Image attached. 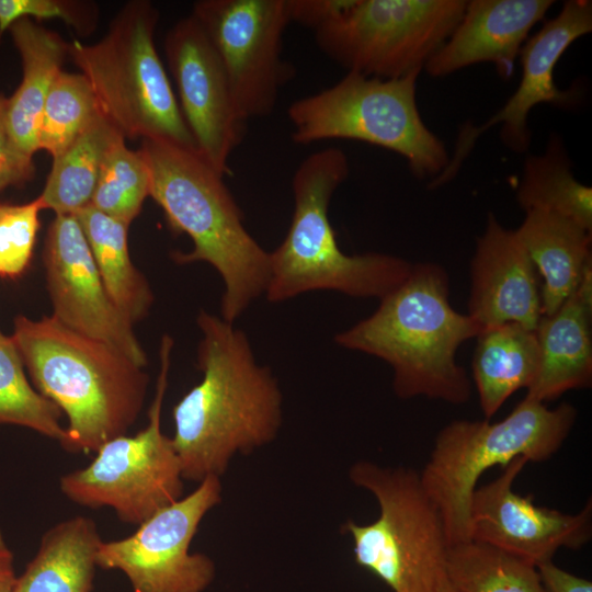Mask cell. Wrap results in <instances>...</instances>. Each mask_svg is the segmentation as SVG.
Returning a JSON list of instances; mask_svg holds the SVG:
<instances>
[{
  "mask_svg": "<svg viewBox=\"0 0 592 592\" xmlns=\"http://www.w3.org/2000/svg\"><path fill=\"white\" fill-rule=\"evenodd\" d=\"M420 72L380 79L349 71L330 88L295 100L287 109L293 141L304 146L328 139L363 141L402 156L419 179L436 178L449 155L420 115Z\"/></svg>",
  "mask_w": 592,
  "mask_h": 592,
  "instance_id": "cell-8",
  "label": "cell"
},
{
  "mask_svg": "<svg viewBox=\"0 0 592 592\" xmlns=\"http://www.w3.org/2000/svg\"><path fill=\"white\" fill-rule=\"evenodd\" d=\"M119 134L102 161L91 206L127 225L139 215L150 196V170L140 149H129Z\"/></svg>",
  "mask_w": 592,
  "mask_h": 592,
  "instance_id": "cell-30",
  "label": "cell"
},
{
  "mask_svg": "<svg viewBox=\"0 0 592 592\" xmlns=\"http://www.w3.org/2000/svg\"><path fill=\"white\" fill-rule=\"evenodd\" d=\"M150 170V197L161 207L172 231L193 242L190 252H172L179 264L205 262L220 275V317L235 323L265 294L270 251L247 230L243 213L224 175L197 151L143 139L139 148Z\"/></svg>",
  "mask_w": 592,
  "mask_h": 592,
  "instance_id": "cell-4",
  "label": "cell"
},
{
  "mask_svg": "<svg viewBox=\"0 0 592 592\" xmlns=\"http://www.w3.org/2000/svg\"><path fill=\"white\" fill-rule=\"evenodd\" d=\"M102 542L90 517L76 515L58 522L42 536L12 592H92Z\"/></svg>",
  "mask_w": 592,
  "mask_h": 592,
  "instance_id": "cell-23",
  "label": "cell"
},
{
  "mask_svg": "<svg viewBox=\"0 0 592 592\" xmlns=\"http://www.w3.org/2000/svg\"><path fill=\"white\" fill-rule=\"evenodd\" d=\"M464 0H345L315 31L318 47L344 69L398 79L421 71L459 22Z\"/></svg>",
  "mask_w": 592,
  "mask_h": 592,
  "instance_id": "cell-11",
  "label": "cell"
},
{
  "mask_svg": "<svg viewBox=\"0 0 592 592\" xmlns=\"http://www.w3.org/2000/svg\"><path fill=\"white\" fill-rule=\"evenodd\" d=\"M468 315L486 330L515 322L535 330L542 317L537 271L515 230L490 213L470 264Z\"/></svg>",
  "mask_w": 592,
  "mask_h": 592,
  "instance_id": "cell-18",
  "label": "cell"
},
{
  "mask_svg": "<svg viewBox=\"0 0 592 592\" xmlns=\"http://www.w3.org/2000/svg\"><path fill=\"white\" fill-rule=\"evenodd\" d=\"M540 365L526 397L539 402L557 399L592 382V265L577 289L536 328Z\"/></svg>",
  "mask_w": 592,
  "mask_h": 592,
  "instance_id": "cell-20",
  "label": "cell"
},
{
  "mask_svg": "<svg viewBox=\"0 0 592 592\" xmlns=\"http://www.w3.org/2000/svg\"><path fill=\"white\" fill-rule=\"evenodd\" d=\"M444 570L460 592H546L535 565L471 539L447 546Z\"/></svg>",
  "mask_w": 592,
  "mask_h": 592,
  "instance_id": "cell-28",
  "label": "cell"
},
{
  "mask_svg": "<svg viewBox=\"0 0 592 592\" xmlns=\"http://www.w3.org/2000/svg\"><path fill=\"white\" fill-rule=\"evenodd\" d=\"M349 476L373 493L379 505L374 522L349 520L343 525L353 539L355 562L392 592H435L448 545L440 513L425 494L419 473L361 460L352 465Z\"/></svg>",
  "mask_w": 592,
  "mask_h": 592,
  "instance_id": "cell-9",
  "label": "cell"
},
{
  "mask_svg": "<svg viewBox=\"0 0 592 592\" xmlns=\"http://www.w3.org/2000/svg\"><path fill=\"white\" fill-rule=\"evenodd\" d=\"M516 201L524 212L557 213L592 231V189L573 177L559 136H550L544 153L525 159Z\"/></svg>",
  "mask_w": 592,
  "mask_h": 592,
  "instance_id": "cell-27",
  "label": "cell"
},
{
  "mask_svg": "<svg viewBox=\"0 0 592 592\" xmlns=\"http://www.w3.org/2000/svg\"><path fill=\"white\" fill-rule=\"evenodd\" d=\"M43 262L52 316L73 331L117 348L145 367L147 354L133 325L107 294L73 215H56L49 224Z\"/></svg>",
  "mask_w": 592,
  "mask_h": 592,
  "instance_id": "cell-16",
  "label": "cell"
},
{
  "mask_svg": "<svg viewBox=\"0 0 592 592\" xmlns=\"http://www.w3.org/2000/svg\"><path fill=\"white\" fill-rule=\"evenodd\" d=\"M592 31V2L568 0L559 13L522 46L521 80L506 103L489 119L478 126L465 124L458 133L454 151L445 169L430 180L435 189L449 182L458 172L481 134L500 124V138L512 151L525 152L531 145L527 119L532 109L542 103L570 107L577 102V91L557 87L555 67L570 45Z\"/></svg>",
  "mask_w": 592,
  "mask_h": 592,
  "instance_id": "cell-14",
  "label": "cell"
},
{
  "mask_svg": "<svg viewBox=\"0 0 592 592\" xmlns=\"http://www.w3.org/2000/svg\"><path fill=\"white\" fill-rule=\"evenodd\" d=\"M196 322L203 377L173 407L171 440L183 479L201 482L220 477L237 453H250L275 439L282 424V392L235 323L205 310Z\"/></svg>",
  "mask_w": 592,
  "mask_h": 592,
  "instance_id": "cell-1",
  "label": "cell"
},
{
  "mask_svg": "<svg viewBox=\"0 0 592 592\" xmlns=\"http://www.w3.org/2000/svg\"><path fill=\"white\" fill-rule=\"evenodd\" d=\"M158 20L151 2L129 1L101 41L75 39L68 57L88 79L101 113L125 138L197 151L155 45Z\"/></svg>",
  "mask_w": 592,
  "mask_h": 592,
  "instance_id": "cell-6",
  "label": "cell"
},
{
  "mask_svg": "<svg viewBox=\"0 0 592 592\" xmlns=\"http://www.w3.org/2000/svg\"><path fill=\"white\" fill-rule=\"evenodd\" d=\"M73 216L80 224L111 299L132 325L143 320L152 306L153 293L147 278L132 261L129 225L91 205Z\"/></svg>",
  "mask_w": 592,
  "mask_h": 592,
  "instance_id": "cell-25",
  "label": "cell"
},
{
  "mask_svg": "<svg viewBox=\"0 0 592 592\" xmlns=\"http://www.w3.org/2000/svg\"><path fill=\"white\" fill-rule=\"evenodd\" d=\"M9 31L21 57L23 75L15 92L7 98V124L18 147L33 157L38 150L43 107L53 82L62 71L69 43L27 18L14 22Z\"/></svg>",
  "mask_w": 592,
  "mask_h": 592,
  "instance_id": "cell-22",
  "label": "cell"
},
{
  "mask_svg": "<svg viewBox=\"0 0 592 592\" xmlns=\"http://www.w3.org/2000/svg\"><path fill=\"white\" fill-rule=\"evenodd\" d=\"M11 338L34 388L67 417L64 449L95 453L137 421L149 379L123 351L53 316H18Z\"/></svg>",
  "mask_w": 592,
  "mask_h": 592,
  "instance_id": "cell-3",
  "label": "cell"
},
{
  "mask_svg": "<svg viewBox=\"0 0 592 592\" xmlns=\"http://www.w3.org/2000/svg\"><path fill=\"white\" fill-rule=\"evenodd\" d=\"M121 133L100 114L59 156L42 193L36 197L42 209L56 215H75L91 204L105 152Z\"/></svg>",
  "mask_w": 592,
  "mask_h": 592,
  "instance_id": "cell-26",
  "label": "cell"
},
{
  "mask_svg": "<svg viewBox=\"0 0 592 592\" xmlns=\"http://www.w3.org/2000/svg\"><path fill=\"white\" fill-rule=\"evenodd\" d=\"M482 331L468 314L452 307L447 271L435 262H418L371 316L337 333L334 341L388 363L401 399L423 396L464 405L471 382L456 352Z\"/></svg>",
  "mask_w": 592,
  "mask_h": 592,
  "instance_id": "cell-2",
  "label": "cell"
},
{
  "mask_svg": "<svg viewBox=\"0 0 592 592\" xmlns=\"http://www.w3.org/2000/svg\"><path fill=\"white\" fill-rule=\"evenodd\" d=\"M291 23L311 29L314 32L332 20L343 8L345 0H287Z\"/></svg>",
  "mask_w": 592,
  "mask_h": 592,
  "instance_id": "cell-35",
  "label": "cell"
},
{
  "mask_svg": "<svg viewBox=\"0 0 592 592\" xmlns=\"http://www.w3.org/2000/svg\"><path fill=\"white\" fill-rule=\"evenodd\" d=\"M186 497L157 511L121 539L102 542L98 567L119 570L133 592H204L215 578L213 560L191 553L208 511L221 499L219 477L208 476Z\"/></svg>",
  "mask_w": 592,
  "mask_h": 592,
  "instance_id": "cell-13",
  "label": "cell"
},
{
  "mask_svg": "<svg viewBox=\"0 0 592 592\" xmlns=\"http://www.w3.org/2000/svg\"><path fill=\"white\" fill-rule=\"evenodd\" d=\"M16 578L14 556L0 528V592H12Z\"/></svg>",
  "mask_w": 592,
  "mask_h": 592,
  "instance_id": "cell-37",
  "label": "cell"
},
{
  "mask_svg": "<svg viewBox=\"0 0 592 592\" xmlns=\"http://www.w3.org/2000/svg\"><path fill=\"white\" fill-rule=\"evenodd\" d=\"M102 114L82 73L60 71L46 98L37 148L53 158L64 152Z\"/></svg>",
  "mask_w": 592,
  "mask_h": 592,
  "instance_id": "cell-31",
  "label": "cell"
},
{
  "mask_svg": "<svg viewBox=\"0 0 592 592\" xmlns=\"http://www.w3.org/2000/svg\"><path fill=\"white\" fill-rule=\"evenodd\" d=\"M5 106L7 98L0 93V193L23 185L35 174L33 157L23 152L10 135Z\"/></svg>",
  "mask_w": 592,
  "mask_h": 592,
  "instance_id": "cell-34",
  "label": "cell"
},
{
  "mask_svg": "<svg viewBox=\"0 0 592 592\" xmlns=\"http://www.w3.org/2000/svg\"><path fill=\"white\" fill-rule=\"evenodd\" d=\"M528 459L510 462L491 482L476 488L469 504L470 539L490 545L535 566L551 561L560 548L580 549L592 537V501L567 514L536 505L513 490Z\"/></svg>",
  "mask_w": 592,
  "mask_h": 592,
  "instance_id": "cell-17",
  "label": "cell"
},
{
  "mask_svg": "<svg viewBox=\"0 0 592 592\" xmlns=\"http://www.w3.org/2000/svg\"><path fill=\"white\" fill-rule=\"evenodd\" d=\"M164 53L198 153L221 175L231 174L229 158L246 136L248 119L213 44L192 14L168 31Z\"/></svg>",
  "mask_w": 592,
  "mask_h": 592,
  "instance_id": "cell-15",
  "label": "cell"
},
{
  "mask_svg": "<svg viewBox=\"0 0 592 592\" xmlns=\"http://www.w3.org/2000/svg\"><path fill=\"white\" fill-rule=\"evenodd\" d=\"M37 198L25 204H0V277L16 278L29 267L37 231Z\"/></svg>",
  "mask_w": 592,
  "mask_h": 592,
  "instance_id": "cell-32",
  "label": "cell"
},
{
  "mask_svg": "<svg viewBox=\"0 0 592 592\" xmlns=\"http://www.w3.org/2000/svg\"><path fill=\"white\" fill-rule=\"evenodd\" d=\"M435 592H460L458 589H456L447 579L445 574V570L443 574L441 576Z\"/></svg>",
  "mask_w": 592,
  "mask_h": 592,
  "instance_id": "cell-38",
  "label": "cell"
},
{
  "mask_svg": "<svg viewBox=\"0 0 592 592\" xmlns=\"http://www.w3.org/2000/svg\"><path fill=\"white\" fill-rule=\"evenodd\" d=\"M536 568L546 592H592L590 580L559 568L553 560L539 563Z\"/></svg>",
  "mask_w": 592,
  "mask_h": 592,
  "instance_id": "cell-36",
  "label": "cell"
},
{
  "mask_svg": "<svg viewBox=\"0 0 592 592\" xmlns=\"http://www.w3.org/2000/svg\"><path fill=\"white\" fill-rule=\"evenodd\" d=\"M60 20L80 35L93 32L98 20L94 3L77 0H0V41L20 19Z\"/></svg>",
  "mask_w": 592,
  "mask_h": 592,
  "instance_id": "cell-33",
  "label": "cell"
},
{
  "mask_svg": "<svg viewBox=\"0 0 592 592\" xmlns=\"http://www.w3.org/2000/svg\"><path fill=\"white\" fill-rule=\"evenodd\" d=\"M576 419L577 409L567 402L549 409L525 396L499 422L460 419L442 428L419 479L440 513L447 545L470 540V499L487 469L505 467L520 456L536 463L549 459Z\"/></svg>",
  "mask_w": 592,
  "mask_h": 592,
  "instance_id": "cell-7",
  "label": "cell"
},
{
  "mask_svg": "<svg viewBox=\"0 0 592 592\" xmlns=\"http://www.w3.org/2000/svg\"><path fill=\"white\" fill-rule=\"evenodd\" d=\"M24 368L13 339L0 331V424L31 429L61 445L66 439L62 412L34 388Z\"/></svg>",
  "mask_w": 592,
  "mask_h": 592,
  "instance_id": "cell-29",
  "label": "cell"
},
{
  "mask_svg": "<svg viewBox=\"0 0 592 592\" xmlns=\"http://www.w3.org/2000/svg\"><path fill=\"white\" fill-rule=\"evenodd\" d=\"M173 339H161L160 371L147 425L135 435H119L102 444L93 459L62 475L61 493L89 508H110L125 523L138 525L182 498L184 479L172 440L161 430Z\"/></svg>",
  "mask_w": 592,
  "mask_h": 592,
  "instance_id": "cell-10",
  "label": "cell"
},
{
  "mask_svg": "<svg viewBox=\"0 0 592 592\" xmlns=\"http://www.w3.org/2000/svg\"><path fill=\"white\" fill-rule=\"evenodd\" d=\"M551 0H471L436 53L424 66L435 78L479 62H492L500 77H512L531 30L543 20Z\"/></svg>",
  "mask_w": 592,
  "mask_h": 592,
  "instance_id": "cell-19",
  "label": "cell"
},
{
  "mask_svg": "<svg viewBox=\"0 0 592 592\" xmlns=\"http://www.w3.org/2000/svg\"><path fill=\"white\" fill-rule=\"evenodd\" d=\"M191 14L213 44L242 115L248 121L271 115L295 77L283 58L288 1L200 0Z\"/></svg>",
  "mask_w": 592,
  "mask_h": 592,
  "instance_id": "cell-12",
  "label": "cell"
},
{
  "mask_svg": "<svg viewBox=\"0 0 592 592\" xmlns=\"http://www.w3.org/2000/svg\"><path fill=\"white\" fill-rule=\"evenodd\" d=\"M544 283L542 316L554 314L577 289L592 265V231L547 210H527L515 230Z\"/></svg>",
  "mask_w": 592,
  "mask_h": 592,
  "instance_id": "cell-21",
  "label": "cell"
},
{
  "mask_svg": "<svg viewBox=\"0 0 592 592\" xmlns=\"http://www.w3.org/2000/svg\"><path fill=\"white\" fill-rule=\"evenodd\" d=\"M476 339L473 378L488 420L516 390L532 386L540 365L539 345L535 330L515 322L488 328Z\"/></svg>",
  "mask_w": 592,
  "mask_h": 592,
  "instance_id": "cell-24",
  "label": "cell"
},
{
  "mask_svg": "<svg viewBox=\"0 0 592 592\" xmlns=\"http://www.w3.org/2000/svg\"><path fill=\"white\" fill-rule=\"evenodd\" d=\"M350 173L338 148L309 155L292 179L294 209L281 244L270 252L265 297L283 303L312 291H333L356 298H383L409 275L412 263L380 252L344 253L329 219L337 189Z\"/></svg>",
  "mask_w": 592,
  "mask_h": 592,
  "instance_id": "cell-5",
  "label": "cell"
}]
</instances>
